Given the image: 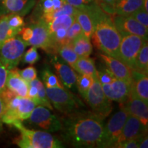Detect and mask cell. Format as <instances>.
Returning a JSON list of instances; mask_svg holds the SVG:
<instances>
[{
  "mask_svg": "<svg viewBox=\"0 0 148 148\" xmlns=\"http://www.w3.org/2000/svg\"><path fill=\"white\" fill-rule=\"evenodd\" d=\"M133 70L147 74L148 71V44L147 40L144 42L140 48L139 52L134 62V66Z\"/></svg>",
  "mask_w": 148,
  "mask_h": 148,
  "instance_id": "4316f807",
  "label": "cell"
},
{
  "mask_svg": "<svg viewBox=\"0 0 148 148\" xmlns=\"http://www.w3.org/2000/svg\"><path fill=\"white\" fill-rule=\"evenodd\" d=\"M93 77L87 74H80L77 75L76 83L77 87L80 95L84 97H86V92L93 82Z\"/></svg>",
  "mask_w": 148,
  "mask_h": 148,
  "instance_id": "f546056e",
  "label": "cell"
},
{
  "mask_svg": "<svg viewBox=\"0 0 148 148\" xmlns=\"http://www.w3.org/2000/svg\"><path fill=\"white\" fill-rule=\"evenodd\" d=\"M5 86L18 97H27L28 83L22 78L16 67L8 71Z\"/></svg>",
  "mask_w": 148,
  "mask_h": 148,
  "instance_id": "2e32d148",
  "label": "cell"
},
{
  "mask_svg": "<svg viewBox=\"0 0 148 148\" xmlns=\"http://www.w3.org/2000/svg\"><path fill=\"white\" fill-rule=\"evenodd\" d=\"M75 15H69V14H63L58 17L53 18L52 21L47 23L49 34L56 31L58 29H68L71 24L75 21Z\"/></svg>",
  "mask_w": 148,
  "mask_h": 148,
  "instance_id": "cb8c5ba5",
  "label": "cell"
},
{
  "mask_svg": "<svg viewBox=\"0 0 148 148\" xmlns=\"http://www.w3.org/2000/svg\"><path fill=\"white\" fill-rule=\"evenodd\" d=\"M112 21L121 36L134 34L147 39L148 27L140 24L131 15L116 14L112 18Z\"/></svg>",
  "mask_w": 148,
  "mask_h": 148,
  "instance_id": "8fae6325",
  "label": "cell"
},
{
  "mask_svg": "<svg viewBox=\"0 0 148 148\" xmlns=\"http://www.w3.org/2000/svg\"><path fill=\"white\" fill-rule=\"evenodd\" d=\"M12 125L21 133L20 136L14 140V143L19 147L61 148L63 147L60 140L49 132L27 129L20 121L14 122Z\"/></svg>",
  "mask_w": 148,
  "mask_h": 148,
  "instance_id": "3957f363",
  "label": "cell"
},
{
  "mask_svg": "<svg viewBox=\"0 0 148 148\" xmlns=\"http://www.w3.org/2000/svg\"><path fill=\"white\" fill-rule=\"evenodd\" d=\"M8 71V70L5 68L4 64L2 63L0 59V94L6 88L5 82H6Z\"/></svg>",
  "mask_w": 148,
  "mask_h": 148,
  "instance_id": "ab89813d",
  "label": "cell"
},
{
  "mask_svg": "<svg viewBox=\"0 0 148 148\" xmlns=\"http://www.w3.org/2000/svg\"><path fill=\"white\" fill-rule=\"evenodd\" d=\"M82 34L83 32L82 28H81L78 22L75 19V21L69 27V28L67 29V32H66V38H67L69 42H71L74 38H75L76 37Z\"/></svg>",
  "mask_w": 148,
  "mask_h": 148,
  "instance_id": "e575fe53",
  "label": "cell"
},
{
  "mask_svg": "<svg viewBox=\"0 0 148 148\" xmlns=\"http://www.w3.org/2000/svg\"><path fill=\"white\" fill-rule=\"evenodd\" d=\"M42 78L46 88L64 87L58 76L53 74L48 67L42 71Z\"/></svg>",
  "mask_w": 148,
  "mask_h": 148,
  "instance_id": "1f68e13d",
  "label": "cell"
},
{
  "mask_svg": "<svg viewBox=\"0 0 148 148\" xmlns=\"http://www.w3.org/2000/svg\"><path fill=\"white\" fill-rule=\"evenodd\" d=\"M93 78V82L86 92L84 99L91 108L92 112L104 119L112 110V103L103 92L97 75Z\"/></svg>",
  "mask_w": 148,
  "mask_h": 148,
  "instance_id": "277c9868",
  "label": "cell"
},
{
  "mask_svg": "<svg viewBox=\"0 0 148 148\" xmlns=\"http://www.w3.org/2000/svg\"><path fill=\"white\" fill-rule=\"evenodd\" d=\"M23 62L24 63L33 64L39 60L40 56L37 51V48L32 46L23 56Z\"/></svg>",
  "mask_w": 148,
  "mask_h": 148,
  "instance_id": "d6a6232c",
  "label": "cell"
},
{
  "mask_svg": "<svg viewBox=\"0 0 148 148\" xmlns=\"http://www.w3.org/2000/svg\"><path fill=\"white\" fill-rule=\"evenodd\" d=\"M142 137V138H143ZM138 138V139H132V140H127V141L123 142V143H121L118 144L116 146V147L119 148H138V146H139V143L141 138Z\"/></svg>",
  "mask_w": 148,
  "mask_h": 148,
  "instance_id": "b9f144b4",
  "label": "cell"
},
{
  "mask_svg": "<svg viewBox=\"0 0 148 148\" xmlns=\"http://www.w3.org/2000/svg\"><path fill=\"white\" fill-rule=\"evenodd\" d=\"M97 77L101 84H109L116 79L108 68H102L100 71H97Z\"/></svg>",
  "mask_w": 148,
  "mask_h": 148,
  "instance_id": "836d02e7",
  "label": "cell"
},
{
  "mask_svg": "<svg viewBox=\"0 0 148 148\" xmlns=\"http://www.w3.org/2000/svg\"><path fill=\"white\" fill-rule=\"evenodd\" d=\"M103 119L91 112L75 110L62 119V136L77 147H98L102 137Z\"/></svg>",
  "mask_w": 148,
  "mask_h": 148,
  "instance_id": "6da1fadb",
  "label": "cell"
},
{
  "mask_svg": "<svg viewBox=\"0 0 148 148\" xmlns=\"http://www.w3.org/2000/svg\"><path fill=\"white\" fill-rule=\"evenodd\" d=\"M116 0H96V3L103 11L110 14V6Z\"/></svg>",
  "mask_w": 148,
  "mask_h": 148,
  "instance_id": "7bdbcfd3",
  "label": "cell"
},
{
  "mask_svg": "<svg viewBox=\"0 0 148 148\" xmlns=\"http://www.w3.org/2000/svg\"><path fill=\"white\" fill-rule=\"evenodd\" d=\"M103 64L111 71L116 79H123L127 82L132 81V69L127 64L123 63L118 58H114L106 54L101 53L99 55Z\"/></svg>",
  "mask_w": 148,
  "mask_h": 148,
  "instance_id": "9a60e30c",
  "label": "cell"
},
{
  "mask_svg": "<svg viewBox=\"0 0 148 148\" xmlns=\"http://www.w3.org/2000/svg\"><path fill=\"white\" fill-rule=\"evenodd\" d=\"M148 147V138L147 135L146 134L140 140L138 148H147Z\"/></svg>",
  "mask_w": 148,
  "mask_h": 148,
  "instance_id": "bcb514c9",
  "label": "cell"
},
{
  "mask_svg": "<svg viewBox=\"0 0 148 148\" xmlns=\"http://www.w3.org/2000/svg\"><path fill=\"white\" fill-rule=\"evenodd\" d=\"M146 40L147 39L134 34L121 36L117 58L133 69L136 56Z\"/></svg>",
  "mask_w": 148,
  "mask_h": 148,
  "instance_id": "ba28073f",
  "label": "cell"
},
{
  "mask_svg": "<svg viewBox=\"0 0 148 148\" xmlns=\"http://www.w3.org/2000/svg\"><path fill=\"white\" fill-rule=\"evenodd\" d=\"M65 1L77 9L86 8L96 3V0H65Z\"/></svg>",
  "mask_w": 148,
  "mask_h": 148,
  "instance_id": "f35d334b",
  "label": "cell"
},
{
  "mask_svg": "<svg viewBox=\"0 0 148 148\" xmlns=\"http://www.w3.org/2000/svg\"><path fill=\"white\" fill-rule=\"evenodd\" d=\"M103 91L110 101L123 103L128 99L131 90V82L116 79L109 84H101Z\"/></svg>",
  "mask_w": 148,
  "mask_h": 148,
  "instance_id": "7c38bea8",
  "label": "cell"
},
{
  "mask_svg": "<svg viewBox=\"0 0 148 148\" xmlns=\"http://www.w3.org/2000/svg\"><path fill=\"white\" fill-rule=\"evenodd\" d=\"M75 19L80 25L83 34L90 38L93 33V24L88 11L84 8H77Z\"/></svg>",
  "mask_w": 148,
  "mask_h": 148,
  "instance_id": "7402d4cb",
  "label": "cell"
},
{
  "mask_svg": "<svg viewBox=\"0 0 148 148\" xmlns=\"http://www.w3.org/2000/svg\"><path fill=\"white\" fill-rule=\"evenodd\" d=\"M143 0H116L110 6V14L130 15L142 8Z\"/></svg>",
  "mask_w": 148,
  "mask_h": 148,
  "instance_id": "d6986e66",
  "label": "cell"
},
{
  "mask_svg": "<svg viewBox=\"0 0 148 148\" xmlns=\"http://www.w3.org/2000/svg\"><path fill=\"white\" fill-rule=\"evenodd\" d=\"M84 9L90 14L93 24V33L90 38L94 45L106 54L117 58L121 36L110 14L103 11L97 3Z\"/></svg>",
  "mask_w": 148,
  "mask_h": 148,
  "instance_id": "7a4b0ae2",
  "label": "cell"
},
{
  "mask_svg": "<svg viewBox=\"0 0 148 148\" xmlns=\"http://www.w3.org/2000/svg\"><path fill=\"white\" fill-rule=\"evenodd\" d=\"M121 108H123L130 115L134 116L143 123L144 126L148 125V107L146 103L141 99L134 95L130 94L128 99L123 103H121Z\"/></svg>",
  "mask_w": 148,
  "mask_h": 148,
  "instance_id": "5bb4252c",
  "label": "cell"
},
{
  "mask_svg": "<svg viewBox=\"0 0 148 148\" xmlns=\"http://www.w3.org/2000/svg\"><path fill=\"white\" fill-rule=\"evenodd\" d=\"M147 127L144 126L139 119L134 116L128 114L123 127L121 134L114 147H116L118 144L127 140L142 138L147 134Z\"/></svg>",
  "mask_w": 148,
  "mask_h": 148,
  "instance_id": "4fadbf2b",
  "label": "cell"
},
{
  "mask_svg": "<svg viewBox=\"0 0 148 148\" xmlns=\"http://www.w3.org/2000/svg\"><path fill=\"white\" fill-rule=\"evenodd\" d=\"M148 0H143V5H142V8L144 10H145L146 12H148Z\"/></svg>",
  "mask_w": 148,
  "mask_h": 148,
  "instance_id": "7dc6e473",
  "label": "cell"
},
{
  "mask_svg": "<svg viewBox=\"0 0 148 148\" xmlns=\"http://www.w3.org/2000/svg\"><path fill=\"white\" fill-rule=\"evenodd\" d=\"M73 69L80 74H87L92 77L97 75V70L96 69L95 61L89 57H79L75 63L74 64Z\"/></svg>",
  "mask_w": 148,
  "mask_h": 148,
  "instance_id": "603a6c76",
  "label": "cell"
},
{
  "mask_svg": "<svg viewBox=\"0 0 148 148\" xmlns=\"http://www.w3.org/2000/svg\"><path fill=\"white\" fill-rule=\"evenodd\" d=\"M58 53L72 68L79 58L78 56L74 51L71 42L61 46L58 49Z\"/></svg>",
  "mask_w": 148,
  "mask_h": 148,
  "instance_id": "f1b7e54d",
  "label": "cell"
},
{
  "mask_svg": "<svg viewBox=\"0 0 148 148\" xmlns=\"http://www.w3.org/2000/svg\"><path fill=\"white\" fill-rule=\"evenodd\" d=\"M27 120L29 125L48 132H56L62 129V123L58 117L42 105L35 107Z\"/></svg>",
  "mask_w": 148,
  "mask_h": 148,
  "instance_id": "9c48e42d",
  "label": "cell"
},
{
  "mask_svg": "<svg viewBox=\"0 0 148 148\" xmlns=\"http://www.w3.org/2000/svg\"><path fill=\"white\" fill-rule=\"evenodd\" d=\"M18 73L22 78L25 80L27 83L34 80L37 77L36 70L34 66H29L23 70H18Z\"/></svg>",
  "mask_w": 148,
  "mask_h": 148,
  "instance_id": "d590c367",
  "label": "cell"
},
{
  "mask_svg": "<svg viewBox=\"0 0 148 148\" xmlns=\"http://www.w3.org/2000/svg\"><path fill=\"white\" fill-rule=\"evenodd\" d=\"M32 29V36L26 42L27 46L40 48L47 53H52V46L47 23L42 18L29 25Z\"/></svg>",
  "mask_w": 148,
  "mask_h": 148,
  "instance_id": "30bf717a",
  "label": "cell"
},
{
  "mask_svg": "<svg viewBox=\"0 0 148 148\" xmlns=\"http://www.w3.org/2000/svg\"><path fill=\"white\" fill-rule=\"evenodd\" d=\"M28 84L34 85V86L37 88V89H38V97H39L42 106L47 107V108L50 109V110H53V107L51 106L50 101H49V98L47 97V93H46L45 87L43 83H42L39 79H38L36 77V79L31 81V82H29Z\"/></svg>",
  "mask_w": 148,
  "mask_h": 148,
  "instance_id": "4dcf8cb0",
  "label": "cell"
},
{
  "mask_svg": "<svg viewBox=\"0 0 148 148\" xmlns=\"http://www.w3.org/2000/svg\"><path fill=\"white\" fill-rule=\"evenodd\" d=\"M36 104L29 97H21L20 103L16 108V114L19 121L27 120L30 116Z\"/></svg>",
  "mask_w": 148,
  "mask_h": 148,
  "instance_id": "d4e9b609",
  "label": "cell"
},
{
  "mask_svg": "<svg viewBox=\"0 0 148 148\" xmlns=\"http://www.w3.org/2000/svg\"><path fill=\"white\" fill-rule=\"evenodd\" d=\"M127 116L128 114L126 111L121 108V110L111 116L106 125H103L102 137L99 147H114L121 134Z\"/></svg>",
  "mask_w": 148,
  "mask_h": 148,
  "instance_id": "8992f818",
  "label": "cell"
},
{
  "mask_svg": "<svg viewBox=\"0 0 148 148\" xmlns=\"http://www.w3.org/2000/svg\"><path fill=\"white\" fill-rule=\"evenodd\" d=\"M21 29L11 27L8 22V15L1 16L0 17V46L8 38L19 34Z\"/></svg>",
  "mask_w": 148,
  "mask_h": 148,
  "instance_id": "484cf974",
  "label": "cell"
},
{
  "mask_svg": "<svg viewBox=\"0 0 148 148\" xmlns=\"http://www.w3.org/2000/svg\"><path fill=\"white\" fill-rule=\"evenodd\" d=\"M53 63L63 86L67 88H73L76 83L77 79V74L74 71L73 68L64 62H60L57 58H55Z\"/></svg>",
  "mask_w": 148,
  "mask_h": 148,
  "instance_id": "ac0fdd59",
  "label": "cell"
},
{
  "mask_svg": "<svg viewBox=\"0 0 148 148\" xmlns=\"http://www.w3.org/2000/svg\"><path fill=\"white\" fill-rule=\"evenodd\" d=\"M5 110V103L0 97V132L2 130V116Z\"/></svg>",
  "mask_w": 148,
  "mask_h": 148,
  "instance_id": "f6af8a7d",
  "label": "cell"
},
{
  "mask_svg": "<svg viewBox=\"0 0 148 148\" xmlns=\"http://www.w3.org/2000/svg\"><path fill=\"white\" fill-rule=\"evenodd\" d=\"M134 19L146 27H148V12L140 8L130 14Z\"/></svg>",
  "mask_w": 148,
  "mask_h": 148,
  "instance_id": "74e56055",
  "label": "cell"
},
{
  "mask_svg": "<svg viewBox=\"0 0 148 148\" xmlns=\"http://www.w3.org/2000/svg\"><path fill=\"white\" fill-rule=\"evenodd\" d=\"M8 22L9 25L14 29H20L24 26L23 18L21 15L15 13H11L8 15Z\"/></svg>",
  "mask_w": 148,
  "mask_h": 148,
  "instance_id": "8d00e7d4",
  "label": "cell"
},
{
  "mask_svg": "<svg viewBox=\"0 0 148 148\" xmlns=\"http://www.w3.org/2000/svg\"><path fill=\"white\" fill-rule=\"evenodd\" d=\"M19 34H21V38L24 41L26 42L32 36V29L30 26L22 28Z\"/></svg>",
  "mask_w": 148,
  "mask_h": 148,
  "instance_id": "ee69618b",
  "label": "cell"
},
{
  "mask_svg": "<svg viewBox=\"0 0 148 148\" xmlns=\"http://www.w3.org/2000/svg\"><path fill=\"white\" fill-rule=\"evenodd\" d=\"M27 46L26 42L17 35L7 39L0 46V59L7 69L18 65Z\"/></svg>",
  "mask_w": 148,
  "mask_h": 148,
  "instance_id": "5b68a950",
  "label": "cell"
},
{
  "mask_svg": "<svg viewBox=\"0 0 148 148\" xmlns=\"http://www.w3.org/2000/svg\"><path fill=\"white\" fill-rule=\"evenodd\" d=\"M35 0H3L2 4L5 10L10 13L21 16L26 14L34 6Z\"/></svg>",
  "mask_w": 148,
  "mask_h": 148,
  "instance_id": "ffe728a7",
  "label": "cell"
},
{
  "mask_svg": "<svg viewBox=\"0 0 148 148\" xmlns=\"http://www.w3.org/2000/svg\"><path fill=\"white\" fill-rule=\"evenodd\" d=\"M77 12V8L75 7L72 6L69 3H65L64 4L59 8L58 10H55L54 12H51L49 14H45L42 15L41 17L42 19H43L46 23H49L51 21H52L53 18L58 17L60 15H63V14H69V15H75Z\"/></svg>",
  "mask_w": 148,
  "mask_h": 148,
  "instance_id": "83f0119b",
  "label": "cell"
},
{
  "mask_svg": "<svg viewBox=\"0 0 148 148\" xmlns=\"http://www.w3.org/2000/svg\"><path fill=\"white\" fill-rule=\"evenodd\" d=\"M45 90L50 102L59 112L66 114L79 108L80 101L64 87L46 88Z\"/></svg>",
  "mask_w": 148,
  "mask_h": 148,
  "instance_id": "52a82bcc",
  "label": "cell"
},
{
  "mask_svg": "<svg viewBox=\"0 0 148 148\" xmlns=\"http://www.w3.org/2000/svg\"><path fill=\"white\" fill-rule=\"evenodd\" d=\"M28 92H27V97L30 98L33 101L36 103V105H41L39 97L38 95V89L34 85L29 84Z\"/></svg>",
  "mask_w": 148,
  "mask_h": 148,
  "instance_id": "60d3db41",
  "label": "cell"
},
{
  "mask_svg": "<svg viewBox=\"0 0 148 148\" xmlns=\"http://www.w3.org/2000/svg\"><path fill=\"white\" fill-rule=\"evenodd\" d=\"M130 94L134 95L148 103L147 74L132 70Z\"/></svg>",
  "mask_w": 148,
  "mask_h": 148,
  "instance_id": "e0dca14e",
  "label": "cell"
},
{
  "mask_svg": "<svg viewBox=\"0 0 148 148\" xmlns=\"http://www.w3.org/2000/svg\"><path fill=\"white\" fill-rule=\"evenodd\" d=\"M90 38L84 34H81L72 40L71 44L75 52L78 57H88L91 54L92 46L90 41Z\"/></svg>",
  "mask_w": 148,
  "mask_h": 148,
  "instance_id": "44dd1931",
  "label": "cell"
}]
</instances>
